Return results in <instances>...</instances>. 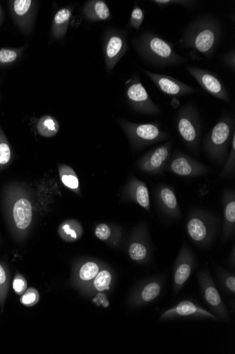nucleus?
Segmentation results:
<instances>
[{
	"label": "nucleus",
	"mask_w": 235,
	"mask_h": 354,
	"mask_svg": "<svg viewBox=\"0 0 235 354\" xmlns=\"http://www.w3.org/2000/svg\"><path fill=\"white\" fill-rule=\"evenodd\" d=\"M112 282V275L110 272L103 270L97 274L94 281L95 288L99 292H104L109 289Z\"/></svg>",
	"instance_id": "21"
},
{
	"label": "nucleus",
	"mask_w": 235,
	"mask_h": 354,
	"mask_svg": "<svg viewBox=\"0 0 235 354\" xmlns=\"http://www.w3.org/2000/svg\"><path fill=\"white\" fill-rule=\"evenodd\" d=\"M227 286L232 292H235V278L229 277L226 281Z\"/></svg>",
	"instance_id": "38"
},
{
	"label": "nucleus",
	"mask_w": 235,
	"mask_h": 354,
	"mask_svg": "<svg viewBox=\"0 0 235 354\" xmlns=\"http://www.w3.org/2000/svg\"><path fill=\"white\" fill-rule=\"evenodd\" d=\"M178 131L181 137L188 143H193L197 138V131L192 120L183 116L178 121Z\"/></svg>",
	"instance_id": "14"
},
{
	"label": "nucleus",
	"mask_w": 235,
	"mask_h": 354,
	"mask_svg": "<svg viewBox=\"0 0 235 354\" xmlns=\"http://www.w3.org/2000/svg\"><path fill=\"white\" fill-rule=\"evenodd\" d=\"M83 12L85 19L91 22L110 20L111 12L103 0H91L83 8Z\"/></svg>",
	"instance_id": "9"
},
{
	"label": "nucleus",
	"mask_w": 235,
	"mask_h": 354,
	"mask_svg": "<svg viewBox=\"0 0 235 354\" xmlns=\"http://www.w3.org/2000/svg\"><path fill=\"white\" fill-rule=\"evenodd\" d=\"M226 218L229 221L234 223L235 221V203L232 202L226 207L225 210Z\"/></svg>",
	"instance_id": "37"
},
{
	"label": "nucleus",
	"mask_w": 235,
	"mask_h": 354,
	"mask_svg": "<svg viewBox=\"0 0 235 354\" xmlns=\"http://www.w3.org/2000/svg\"><path fill=\"white\" fill-rule=\"evenodd\" d=\"M191 273V268L187 264H183L176 271L175 281L178 285L183 284L189 278Z\"/></svg>",
	"instance_id": "29"
},
{
	"label": "nucleus",
	"mask_w": 235,
	"mask_h": 354,
	"mask_svg": "<svg viewBox=\"0 0 235 354\" xmlns=\"http://www.w3.org/2000/svg\"><path fill=\"white\" fill-rule=\"evenodd\" d=\"M145 14L142 8L136 3L134 5L131 16L130 18L128 26L139 30L144 21Z\"/></svg>",
	"instance_id": "22"
},
{
	"label": "nucleus",
	"mask_w": 235,
	"mask_h": 354,
	"mask_svg": "<svg viewBox=\"0 0 235 354\" xmlns=\"http://www.w3.org/2000/svg\"><path fill=\"white\" fill-rule=\"evenodd\" d=\"M172 168L174 172L180 176H188L192 171L189 160L183 156L178 157L174 160Z\"/></svg>",
	"instance_id": "19"
},
{
	"label": "nucleus",
	"mask_w": 235,
	"mask_h": 354,
	"mask_svg": "<svg viewBox=\"0 0 235 354\" xmlns=\"http://www.w3.org/2000/svg\"><path fill=\"white\" fill-rule=\"evenodd\" d=\"M99 273V267L92 262L85 263L81 268L79 276L83 281H90L97 275Z\"/></svg>",
	"instance_id": "24"
},
{
	"label": "nucleus",
	"mask_w": 235,
	"mask_h": 354,
	"mask_svg": "<svg viewBox=\"0 0 235 354\" xmlns=\"http://www.w3.org/2000/svg\"><path fill=\"white\" fill-rule=\"evenodd\" d=\"M161 196L164 204L170 209L177 206V201L174 193L170 189L165 188L161 191Z\"/></svg>",
	"instance_id": "28"
},
{
	"label": "nucleus",
	"mask_w": 235,
	"mask_h": 354,
	"mask_svg": "<svg viewBox=\"0 0 235 354\" xmlns=\"http://www.w3.org/2000/svg\"><path fill=\"white\" fill-rule=\"evenodd\" d=\"M145 167L149 171H152L154 169V168L153 167V166L152 165L150 162H149V160H147V162L145 163Z\"/></svg>",
	"instance_id": "40"
},
{
	"label": "nucleus",
	"mask_w": 235,
	"mask_h": 354,
	"mask_svg": "<svg viewBox=\"0 0 235 354\" xmlns=\"http://www.w3.org/2000/svg\"><path fill=\"white\" fill-rule=\"evenodd\" d=\"M221 34L219 21L211 16H205L195 19L187 26L179 44L210 58L220 43Z\"/></svg>",
	"instance_id": "1"
},
{
	"label": "nucleus",
	"mask_w": 235,
	"mask_h": 354,
	"mask_svg": "<svg viewBox=\"0 0 235 354\" xmlns=\"http://www.w3.org/2000/svg\"><path fill=\"white\" fill-rule=\"evenodd\" d=\"M14 292L19 296L24 294L27 289V281L21 274H17L13 281Z\"/></svg>",
	"instance_id": "30"
},
{
	"label": "nucleus",
	"mask_w": 235,
	"mask_h": 354,
	"mask_svg": "<svg viewBox=\"0 0 235 354\" xmlns=\"http://www.w3.org/2000/svg\"><path fill=\"white\" fill-rule=\"evenodd\" d=\"M103 48L106 68L110 72L127 50V35L120 30H107L104 36Z\"/></svg>",
	"instance_id": "4"
},
{
	"label": "nucleus",
	"mask_w": 235,
	"mask_h": 354,
	"mask_svg": "<svg viewBox=\"0 0 235 354\" xmlns=\"http://www.w3.org/2000/svg\"><path fill=\"white\" fill-rule=\"evenodd\" d=\"M12 18L19 28L25 35L32 30L37 10V2L32 0H13L9 1Z\"/></svg>",
	"instance_id": "5"
},
{
	"label": "nucleus",
	"mask_w": 235,
	"mask_h": 354,
	"mask_svg": "<svg viewBox=\"0 0 235 354\" xmlns=\"http://www.w3.org/2000/svg\"><path fill=\"white\" fill-rule=\"evenodd\" d=\"M223 60L227 67H228L233 72L235 71V51L233 49L232 51L227 53L223 57Z\"/></svg>",
	"instance_id": "36"
},
{
	"label": "nucleus",
	"mask_w": 235,
	"mask_h": 354,
	"mask_svg": "<svg viewBox=\"0 0 235 354\" xmlns=\"http://www.w3.org/2000/svg\"><path fill=\"white\" fill-rule=\"evenodd\" d=\"M27 46L0 49V67L9 66L17 62Z\"/></svg>",
	"instance_id": "17"
},
{
	"label": "nucleus",
	"mask_w": 235,
	"mask_h": 354,
	"mask_svg": "<svg viewBox=\"0 0 235 354\" xmlns=\"http://www.w3.org/2000/svg\"><path fill=\"white\" fill-rule=\"evenodd\" d=\"M126 95L130 104L135 107L153 111V104L150 95L138 75L126 82Z\"/></svg>",
	"instance_id": "8"
},
{
	"label": "nucleus",
	"mask_w": 235,
	"mask_h": 354,
	"mask_svg": "<svg viewBox=\"0 0 235 354\" xmlns=\"http://www.w3.org/2000/svg\"><path fill=\"white\" fill-rule=\"evenodd\" d=\"M40 299L39 294L37 289L29 288L20 299L21 303L28 307L36 305Z\"/></svg>",
	"instance_id": "23"
},
{
	"label": "nucleus",
	"mask_w": 235,
	"mask_h": 354,
	"mask_svg": "<svg viewBox=\"0 0 235 354\" xmlns=\"http://www.w3.org/2000/svg\"><path fill=\"white\" fill-rule=\"evenodd\" d=\"M8 292V276L4 267L0 264V304H3Z\"/></svg>",
	"instance_id": "27"
},
{
	"label": "nucleus",
	"mask_w": 235,
	"mask_h": 354,
	"mask_svg": "<svg viewBox=\"0 0 235 354\" xmlns=\"http://www.w3.org/2000/svg\"><path fill=\"white\" fill-rule=\"evenodd\" d=\"M132 44L143 59L152 66L162 68L178 66L185 62L170 42L152 31L142 32L133 39Z\"/></svg>",
	"instance_id": "2"
},
{
	"label": "nucleus",
	"mask_w": 235,
	"mask_h": 354,
	"mask_svg": "<svg viewBox=\"0 0 235 354\" xmlns=\"http://www.w3.org/2000/svg\"><path fill=\"white\" fill-rule=\"evenodd\" d=\"M169 148L163 146L157 148L150 156L149 162L152 164L154 169L160 167L165 162L167 156H169Z\"/></svg>",
	"instance_id": "20"
},
{
	"label": "nucleus",
	"mask_w": 235,
	"mask_h": 354,
	"mask_svg": "<svg viewBox=\"0 0 235 354\" xmlns=\"http://www.w3.org/2000/svg\"><path fill=\"white\" fill-rule=\"evenodd\" d=\"M112 235V231L108 225L101 223L96 228L95 236L101 241H106Z\"/></svg>",
	"instance_id": "34"
},
{
	"label": "nucleus",
	"mask_w": 235,
	"mask_h": 354,
	"mask_svg": "<svg viewBox=\"0 0 235 354\" xmlns=\"http://www.w3.org/2000/svg\"><path fill=\"white\" fill-rule=\"evenodd\" d=\"M205 297L207 302L213 306H218L221 302L220 295L214 287L207 288Z\"/></svg>",
	"instance_id": "31"
},
{
	"label": "nucleus",
	"mask_w": 235,
	"mask_h": 354,
	"mask_svg": "<svg viewBox=\"0 0 235 354\" xmlns=\"http://www.w3.org/2000/svg\"><path fill=\"white\" fill-rule=\"evenodd\" d=\"M129 254L133 261H142L147 254V249L140 243H133L129 248Z\"/></svg>",
	"instance_id": "25"
},
{
	"label": "nucleus",
	"mask_w": 235,
	"mask_h": 354,
	"mask_svg": "<svg viewBox=\"0 0 235 354\" xmlns=\"http://www.w3.org/2000/svg\"><path fill=\"white\" fill-rule=\"evenodd\" d=\"M128 126L132 128L129 133H131L135 138L143 142H150L155 141L161 135L159 127L153 124Z\"/></svg>",
	"instance_id": "11"
},
{
	"label": "nucleus",
	"mask_w": 235,
	"mask_h": 354,
	"mask_svg": "<svg viewBox=\"0 0 235 354\" xmlns=\"http://www.w3.org/2000/svg\"><path fill=\"white\" fill-rule=\"evenodd\" d=\"M4 19L3 10L1 6H0V26H1Z\"/></svg>",
	"instance_id": "39"
},
{
	"label": "nucleus",
	"mask_w": 235,
	"mask_h": 354,
	"mask_svg": "<svg viewBox=\"0 0 235 354\" xmlns=\"http://www.w3.org/2000/svg\"><path fill=\"white\" fill-rule=\"evenodd\" d=\"M61 181L66 187L72 190L79 188V180L75 171L69 166L61 165L59 167Z\"/></svg>",
	"instance_id": "16"
},
{
	"label": "nucleus",
	"mask_w": 235,
	"mask_h": 354,
	"mask_svg": "<svg viewBox=\"0 0 235 354\" xmlns=\"http://www.w3.org/2000/svg\"><path fill=\"white\" fill-rule=\"evenodd\" d=\"M161 292V287L157 283H152L147 285L143 293L142 297L146 302L151 301L156 298Z\"/></svg>",
	"instance_id": "26"
},
{
	"label": "nucleus",
	"mask_w": 235,
	"mask_h": 354,
	"mask_svg": "<svg viewBox=\"0 0 235 354\" xmlns=\"http://www.w3.org/2000/svg\"><path fill=\"white\" fill-rule=\"evenodd\" d=\"M187 72L199 85L210 93L224 101H228V94L225 85L213 73L203 69L187 67Z\"/></svg>",
	"instance_id": "6"
},
{
	"label": "nucleus",
	"mask_w": 235,
	"mask_h": 354,
	"mask_svg": "<svg viewBox=\"0 0 235 354\" xmlns=\"http://www.w3.org/2000/svg\"><path fill=\"white\" fill-rule=\"evenodd\" d=\"M6 195L12 227L17 235L23 236L32 223V203L25 189L19 184L8 186Z\"/></svg>",
	"instance_id": "3"
},
{
	"label": "nucleus",
	"mask_w": 235,
	"mask_h": 354,
	"mask_svg": "<svg viewBox=\"0 0 235 354\" xmlns=\"http://www.w3.org/2000/svg\"><path fill=\"white\" fill-rule=\"evenodd\" d=\"M37 130L42 137L50 138L55 136L59 130L58 121L51 115L43 116L37 123Z\"/></svg>",
	"instance_id": "13"
},
{
	"label": "nucleus",
	"mask_w": 235,
	"mask_h": 354,
	"mask_svg": "<svg viewBox=\"0 0 235 354\" xmlns=\"http://www.w3.org/2000/svg\"><path fill=\"white\" fill-rule=\"evenodd\" d=\"M230 126L226 121L219 122L214 128L211 134L210 141L214 147L220 148L223 146L230 136Z\"/></svg>",
	"instance_id": "12"
},
{
	"label": "nucleus",
	"mask_w": 235,
	"mask_h": 354,
	"mask_svg": "<svg viewBox=\"0 0 235 354\" xmlns=\"http://www.w3.org/2000/svg\"><path fill=\"white\" fill-rule=\"evenodd\" d=\"M72 13L73 8H62L56 13L52 27V34L55 39H61L65 37Z\"/></svg>",
	"instance_id": "10"
},
{
	"label": "nucleus",
	"mask_w": 235,
	"mask_h": 354,
	"mask_svg": "<svg viewBox=\"0 0 235 354\" xmlns=\"http://www.w3.org/2000/svg\"><path fill=\"white\" fill-rule=\"evenodd\" d=\"M197 308L190 301H183L177 307V312L181 315H190L194 314Z\"/></svg>",
	"instance_id": "35"
},
{
	"label": "nucleus",
	"mask_w": 235,
	"mask_h": 354,
	"mask_svg": "<svg viewBox=\"0 0 235 354\" xmlns=\"http://www.w3.org/2000/svg\"><path fill=\"white\" fill-rule=\"evenodd\" d=\"M144 73L164 93L171 95H182L196 91L192 86L169 75L154 73L143 70Z\"/></svg>",
	"instance_id": "7"
},
{
	"label": "nucleus",
	"mask_w": 235,
	"mask_h": 354,
	"mask_svg": "<svg viewBox=\"0 0 235 354\" xmlns=\"http://www.w3.org/2000/svg\"><path fill=\"white\" fill-rule=\"evenodd\" d=\"M12 158V148L0 124V169L8 167Z\"/></svg>",
	"instance_id": "15"
},
{
	"label": "nucleus",
	"mask_w": 235,
	"mask_h": 354,
	"mask_svg": "<svg viewBox=\"0 0 235 354\" xmlns=\"http://www.w3.org/2000/svg\"><path fill=\"white\" fill-rule=\"evenodd\" d=\"M152 3L163 7V6H169L171 5H179L186 7H192L196 2L194 1H185V0H154Z\"/></svg>",
	"instance_id": "33"
},
{
	"label": "nucleus",
	"mask_w": 235,
	"mask_h": 354,
	"mask_svg": "<svg viewBox=\"0 0 235 354\" xmlns=\"http://www.w3.org/2000/svg\"><path fill=\"white\" fill-rule=\"evenodd\" d=\"M190 236L195 241H203L207 236V230L203 221L198 218L192 219L188 223Z\"/></svg>",
	"instance_id": "18"
},
{
	"label": "nucleus",
	"mask_w": 235,
	"mask_h": 354,
	"mask_svg": "<svg viewBox=\"0 0 235 354\" xmlns=\"http://www.w3.org/2000/svg\"><path fill=\"white\" fill-rule=\"evenodd\" d=\"M136 198L139 203L143 207L147 208L150 204L148 190L144 185H141L136 190Z\"/></svg>",
	"instance_id": "32"
}]
</instances>
